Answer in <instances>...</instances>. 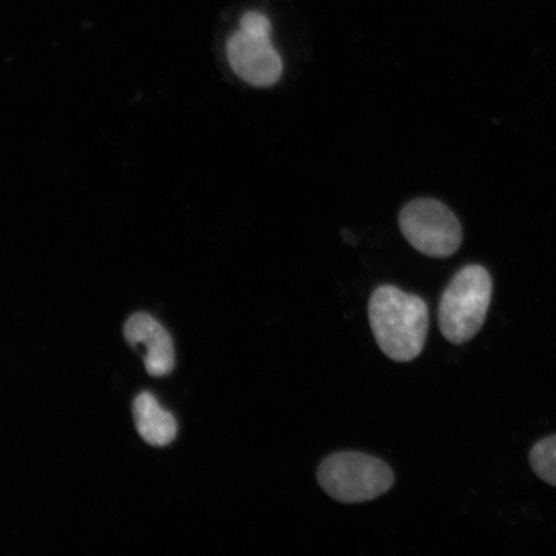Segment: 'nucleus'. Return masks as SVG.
Returning <instances> with one entry per match:
<instances>
[{
  "instance_id": "f257e3e1",
  "label": "nucleus",
  "mask_w": 556,
  "mask_h": 556,
  "mask_svg": "<svg viewBox=\"0 0 556 556\" xmlns=\"http://www.w3.org/2000/svg\"><path fill=\"white\" fill-rule=\"evenodd\" d=\"M368 318L377 343L387 357L409 363L420 356L429 330V309L420 296L392 285L374 291Z\"/></svg>"
},
{
  "instance_id": "f03ea898",
  "label": "nucleus",
  "mask_w": 556,
  "mask_h": 556,
  "mask_svg": "<svg viewBox=\"0 0 556 556\" xmlns=\"http://www.w3.org/2000/svg\"><path fill=\"white\" fill-rule=\"evenodd\" d=\"M492 298L489 270L471 264L458 270L441 298L438 323L450 343L469 342L482 329Z\"/></svg>"
},
{
  "instance_id": "7ed1b4c3",
  "label": "nucleus",
  "mask_w": 556,
  "mask_h": 556,
  "mask_svg": "<svg viewBox=\"0 0 556 556\" xmlns=\"http://www.w3.org/2000/svg\"><path fill=\"white\" fill-rule=\"evenodd\" d=\"M317 479L331 498L344 504L371 502L394 483L393 471L384 462L359 452H340L325 458Z\"/></svg>"
},
{
  "instance_id": "20e7f679",
  "label": "nucleus",
  "mask_w": 556,
  "mask_h": 556,
  "mask_svg": "<svg viewBox=\"0 0 556 556\" xmlns=\"http://www.w3.org/2000/svg\"><path fill=\"white\" fill-rule=\"evenodd\" d=\"M400 227L412 245L433 258L455 254L463 242L460 222L441 201L413 200L400 214Z\"/></svg>"
},
{
  "instance_id": "39448f33",
  "label": "nucleus",
  "mask_w": 556,
  "mask_h": 556,
  "mask_svg": "<svg viewBox=\"0 0 556 556\" xmlns=\"http://www.w3.org/2000/svg\"><path fill=\"white\" fill-rule=\"evenodd\" d=\"M227 59L233 73L254 87H273L282 75V60L269 38L236 31L227 41Z\"/></svg>"
},
{
  "instance_id": "423d86ee",
  "label": "nucleus",
  "mask_w": 556,
  "mask_h": 556,
  "mask_svg": "<svg viewBox=\"0 0 556 556\" xmlns=\"http://www.w3.org/2000/svg\"><path fill=\"white\" fill-rule=\"evenodd\" d=\"M128 343L142 351L144 366L152 377H164L174 367V348L169 333L156 319L144 313H137L125 324Z\"/></svg>"
},
{
  "instance_id": "0eeeda50",
  "label": "nucleus",
  "mask_w": 556,
  "mask_h": 556,
  "mask_svg": "<svg viewBox=\"0 0 556 556\" xmlns=\"http://www.w3.org/2000/svg\"><path fill=\"white\" fill-rule=\"evenodd\" d=\"M134 416L139 434L152 446H166L177 435L176 419L160 407L154 395L150 393L138 395Z\"/></svg>"
},
{
  "instance_id": "6e6552de",
  "label": "nucleus",
  "mask_w": 556,
  "mask_h": 556,
  "mask_svg": "<svg viewBox=\"0 0 556 556\" xmlns=\"http://www.w3.org/2000/svg\"><path fill=\"white\" fill-rule=\"evenodd\" d=\"M530 463L542 481L556 486V435L547 437L534 444Z\"/></svg>"
},
{
  "instance_id": "1a4fd4ad",
  "label": "nucleus",
  "mask_w": 556,
  "mask_h": 556,
  "mask_svg": "<svg viewBox=\"0 0 556 556\" xmlns=\"http://www.w3.org/2000/svg\"><path fill=\"white\" fill-rule=\"evenodd\" d=\"M240 30L254 37L269 38L270 23L261 12H248L241 18Z\"/></svg>"
}]
</instances>
